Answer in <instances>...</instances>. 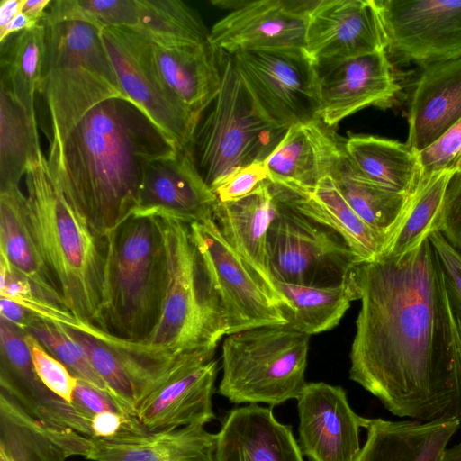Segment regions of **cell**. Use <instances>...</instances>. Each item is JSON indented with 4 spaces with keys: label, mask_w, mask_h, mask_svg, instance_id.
I'll use <instances>...</instances> for the list:
<instances>
[{
    "label": "cell",
    "mask_w": 461,
    "mask_h": 461,
    "mask_svg": "<svg viewBox=\"0 0 461 461\" xmlns=\"http://www.w3.org/2000/svg\"><path fill=\"white\" fill-rule=\"evenodd\" d=\"M456 420H363L366 439L357 461H441L457 432Z\"/></svg>",
    "instance_id": "30"
},
{
    "label": "cell",
    "mask_w": 461,
    "mask_h": 461,
    "mask_svg": "<svg viewBox=\"0 0 461 461\" xmlns=\"http://www.w3.org/2000/svg\"><path fill=\"white\" fill-rule=\"evenodd\" d=\"M346 156L371 182L395 193L411 195L421 176L418 152L398 140L373 135H350Z\"/></svg>",
    "instance_id": "33"
},
{
    "label": "cell",
    "mask_w": 461,
    "mask_h": 461,
    "mask_svg": "<svg viewBox=\"0 0 461 461\" xmlns=\"http://www.w3.org/2000/svg\"><path fill=\"white\" fill-rule=\"evenodd\" d=\"M296 400L303 455L309 461H357L364 417L352 410L346 391L323 382L306 383Z\"/></svg>",
    "instance_id": "18"
},
{
    "label": "cell",
    "mask_w": 461,
    "mask_h": 461,
    "mask_svg": "<svg viewBox=\"0 0 461 461\" xmlns=\"http://www.w3.org/2000/svg\"><path fill=\"white\" fill-rule=\"evenodd\" d=\"M216 434L204 426L132 432L90 438L84 458L91 461H215Z\"/></svg>",
    "instance_id": "27"
},
{
    "label": "cell",
    "mask_w": 461,
    "mask_h": 461,
    "mask_svg": "<svg viewBox=\"0 0 461 461\" xmlns=\"http://www.w3.org/2000/svg\"><path fill=\"white\" fill-rule=\"evenodd\" d=\"M89 438L47 425L0 392V457L6 461H66L85 456Z\"/></svg>",
    "instance_id": "28"
},
{
    "label": "cell",
    "mask_w": 461,
    "mask_h": 461,
    "mask_svg": "<svg viewBox=\"0 0 461 461\" xmlns=\"http://www.w3.org/2000/svg\"><path fill=\"white\" fill-rule=\"evenodd\" d=\"M277 210V199L268 180L248 195L217 202L213 220L229 245L244 259L273 298L284 306L270 275L267 232Z\"/></svg>",
    "instance_id": "22"
},
{
    "label": "cell",
    "mask_w": 461,
    "mask_h": 461,
    "mask_svg": "<svg viewBox=\"0 0 461 461\" xmlns=\"http://www.w3.org/2000/svg\"><path fill=\"white\" fill-rule=\"evenodd\" d=\"M429 240L436 251L450 294L461 314V251L440 230L432 232Z\"/></svg>",
    "instance_id": "45"
},
{
    "label": "cell",
    "mask_w": 461,
    "mask_h": 461,
    "mask_svg": "<svg viewBox=\"0 0 461 461\" xmlns=\"http://www.w3.org/2000/svg\"><path fill=\"white\" fill-rule=\"evenodd\" d=\"M330 176L353 211L385 241L387 251L407 219L413 193L398 194L371 182L345 152Z\"/></svg>",
    "instance_id": "31"
},
{
    "label": "cell",
    "mask_w": 461,
    "mask_h": 461,
    "mask_svg": "<svg viewBox=\"0 0 461 461\" xmlns=\"http://www.w3.org/2000/svg\"><path fill=\"white\" fill-rule=\"evenodd\" d=\"M25 0H2L0 3V30L23 10Z\"/></svg>",
    "instance_id": "51"
},
{
    "label": "cell",
    "mask_w": 461,
    "mask_h": 461,
    "mask_svg": "<svg viewBox=\"0 0 461 461\" xmlns=\"http://www.w3.org/2000/svg\"><path fill=\"white\" fill-rule=\"evenodd\" d=\"M1 59V83L37 124L35 94L40 93L46 56V27L40 23L20 32Z\"/></svg>",
    "instance_id": "36"
},
{
    "label": "cell",
    "mask_w": 461,
    "mask_h": 461,
    "mask_svg": "<svg viewBox=\"0 0 461 461\" xmlns=\"http://www.w3.org/2000/svg\"><path fill=\"white\" fill-rule=\"evenodd\" d=\"M51 0H25L22 12L39 24L46 14Z\"/></svg>",
    "instance_id": "50"
},
{
    "label": "cell",
    "mask_w": 461,
    "mask_h": 461,
    "mask_svg": "<svg viewBox=\"0 0 461 461\" xmlns=\"http://www.w3.org/2000/svg\"><path fill=\"white\" fill-rule=\"evenodd\" d=\"M72 404L89 420L104 411L128 414L110 393L77 377Z\"/></svg>",
    "instance_id": "46"
},
{
    "label": "cell",
    "mask_w": 461,
    "mask_h": 461,
    "mask_svg": "<svg viewBox=\"0 0 461 461\" xmlns=\"http://www.w3.org/2000/svg\"><path fill=\"white\" fill-rule=\"evenodd\" d=\"M317 0L240 1L210 30L209 41L227 54L304 48L308 15Z\"/></svg>",
    "instance_id": "16"
},
{
    "label": "cell",
    "mask_w": 461,
    "mask_h": 461,
    "mask_svg": "<svg viewBox=\"0 0 461 461\" xmlns=\"http://www.w3.org/2000/svg\"><path fill=\"white\" fill-rule=\"evenodd\" d=\"M271 186L279 202L337 232L362 262L373 261L385 253V241L353 211L330 176L312 189Z\"/></svg>",
    "instance_id": "26"
},
{
    "label": "cell",
    "mask_w": 461,
    "mask_h": 461,
    "mask_svg": "<svg viewBox=\"0 0 461 461\" xmlns=\"http://www.w3.org/2000/svg\"><path fill=\"white\" fill-rule=\"evenodd\" d=\"M106 240L100 328L123 339L146 341L159 321L167 287L161 221L132 215Z\"/></svg>",
    "instance_id": "4"
},
{
    "label": "cell",
    "mask_w": 461,
    "mask_h": 461,
    "mask_svg": "<svg viewBox=\"0 0 461 461\" xmlns=\"http://www.w3.org/2000/svg\"><path fill=\"white\" fill-rule=\"evenodd\" d=\"M221 51V82L200 113L187 151L209 188L230 173L265 161L287 130L270 122L238 74L232 56Z\"/></svg>",
    "instance_id": "5"
},
{
    "label": "cell",
    "mask_w": 461,
    "mask_h": 461,
    "mask_svg": "<svg viewBox=\"0 0 461 461\" xmlns=\"http://www.w3.org/2000/svg\"><path fill=\"white\" fill-rule=\"evenodd\" d=\"M267 180L265 161H256L230 173L213 190L219 202H230L253 192L262 182Z\"/></svg>",
    "instance_id": "44"
},
{
    "label": "cell",
    "mask_w": 461,
    "mask_h": 461,
    "mask_svg": "<svg viewBox=\"0 0 461 461\" xmlns=\"http://www.w3.org/2000/svg\"><path fill=\"white\" fill-rule=\"evenodd\" d=\"M0 190L17 186L41 150L37 124L0 84Z\"/></svg>",
    "instance_id": "37"
},
{
    "label": "cell",
    "mask_w": 461,
    "mask_h": 461,
    "mask_svg": "<svg viewBox=\"0 0 461 461\" xmlns=\"http://www.w3.org/2000/svg\"><path fill=\"white\" fill-rule=\"evenodd\" d=\"M24 332L32 335L50 355L64 364L74 376L110 393L82 346L68 335L63 325L36 318Z\"/></svg>",
    "instance_id": "40"
},
{
    "label": "cell",
    "mask_w": 461,
    "mask_h": 461,
    "mask_svg": "<svg viewBox=\"0 0 461 461\" xmlns=\"http://www.w3.org/2000/svg\"><path fill=\"white\" fill-rule=\"evenodd\" d=\"M267 261L273 281L320 287L344 283L363 263L337 232L278 200Z\"/></svg>",
    "instance_id": "10"
},
{
    "label": "cell",
    "mask_w": 461,
    "mask_h": 461,
    "mask_svg": "<svg viewBox=\"0 0 461 461\" xmlns=\"http://www.w3.org/2000/svg\"><path fill=\"white\" fill-rule=\"evenodd\" d=\"M124 411L136 417L141 403L187 368L213 359L216 348L177 353L111 334L88 322L65 327Z\"/></svg>",
    "instance_id": "9"
},
{
    "label": "cell",
    "mask_w": 461,
    "mask_h": 461,
    "mask_svg": "<svg viewBox=\"0 0 461 461\" xmlns=\"http://www.w3.org/2000/svg\"><path fill=\"white\" fill-rule=\"evenodd\" d=\"M418 156L421 176L461 173V119Z\"/></svg>",
    "instance_id": "43"
},
{
    "label": "cell",
    "mask_w": 461,
    "mask_h": 461,
    "mask_svg": "<svg viewBox=\"0 0 461 461\" xmlns=\"http://www.w3.org/2000/svg\"><path fill=\"white\" fill-rule=\"evenodd\" d=\"M235 68L264 116L291 126L317 118V67L303 48L242 50L231 55Z\"/></svg>",
    "instance_id": "11"
},
{
    "label": "cell",
    "mask_w": 461,
    "mask_h": 461,
    "mask_svg": "<svg viewBox=\"0 0 461 461\" xmlns=\"http://www.w3.org/2000/svg\"><path fill=\"white\" fill-rule=\"evenodd\" d=\"M45 27L46 56L40 94L51 123L50 145H57L95 106L111 98L127 97L100 30L79 22Z\"/></svg>",
    "instance_id": "6"
},
{
    "label": "cell",
    "mask_w": 461,
    "mask_h": 461,
    "mask_svg": "<svg viewBox=\"0 0 461 461\" xmlns=\"http://www.w3.org/2000/svg\"><path fill=\"white\" fill-rule=\"evenodd\" d=\"M0 318L25 331L38 317L17 303L0 296Z\"/></svg>",
    "instance_id": "48"
},
{
    "label": "cell",
    "mask_w": 461,
    "mask_h": 461,
    "mask_svg": "<svg viewBox=\"0 0 461 461\" xmlns=\"http://www.w3.org/2000/svg\"><path fill=\"white\" fill-rule=\"evenodd\" d=\"M189 227L220 299L227 335L259 326L286 325L281 305L229 245L213 217L191 223Z\"/></svg>",
    "instance_id": "12"
},
{
    "label": "cell",
    "mask_w": 461,
    "mask_h": 461,
    "mask_svg": "<svg viewBox=\"0 0 461 461\" xmlns=\"http://www.w3.org/2000/svg\"><path fill=\"white\" fill-rule=\"evenodd\" d=\"M375 0H319L311 9L304 50L317 67L386 50Z\"/></svg>",
    "instance_id": "15"
},
{
    "label": "cell",
    "mask_w": 461,
    "mask_h": 461,
    "mask_svg": "<svg viewBox=\"0 0 461 461\" xmlns=\"http://www.w3.org/2000/svg\"><path fill=\"white\" fill-rule=\"evenodd\" d=\"M79 22L98 30L106 27L133 29L138 23L136 0H55L41 23Z\"/></svg>",
    "instance_id": "39"
},
{
    "label": "cell",
    "mask_w": 461,
    "mask_h": 461,
    "mask_svg": "<svg viewBox=\"0 0 461 461\" xmlns=\"http://www.w3.org/2000/svg\"><path fill=\"white\" fill-rule=\"evenodd\" d=\"M0 461H6V460L3 457H0Z\"/></svg>",
    "instance_id": "53"
},
{
    "label": "cell",
    "mask_w": 461,
    "mask_h": 461,
    "mask_svg": "<svg viewBox=\"0 0 461 461\" xmlns=\"http://www.w3.org/2000/svg\"><path fill=\"white\" fill-rule=\"evenodd\" d=\"M138 23L131 29L164 48L193 46L209 41L210 31L198 13L179 0H136Z\"/></svg>",
    "instance_id": "35"
},
{
    "label": "cell",
    "mask_w": 461,
    "mask_h": 461,
    "mask_svg": "<svg viewBox=\"0 0 461 461\" xmlns=\"http://www.w3.org/2000/svg\"><path fill=\"white\" fill-rule=\"evenodd\" d=\"M0 296L22 305L38 318L78 330L84 322L69 310L43 296L33 285L0 256Z\"/></svg>",
    "instance_id": "41"
},
{
    "label": "cell",
    "mask_w": 461,
    "mask_h": 461,
    "mask_svg": "<svg viewBox=\"0 0 461 461\" xmlns=\"http://www.w3.org/2000/svg\"><path fill=\"white\" fill-rule=\"evenodd\" d=\"M120 86L181 149H187L199 116L181 106L165 89L150 62L149 41L125 27L100 31Z\"/></svg>",
    "instance_id": "14"
},
{
    "label": "cell",
    "mask_w": 461,
    "mask_h": 461,
    "mask_svg": "<svg viewBox=\"0 0 461 461\" xmlns=\"http://www.w3.org/2000/svg\"><path fill=\"white\" fill-rule=\"evenodd\" d=\"M217 202L188 151L178 149L149 165L132 215L169 217L191 224L213 217Z\"/></svg>",
    "instance_id": "19"
},
{
    "label": "cell",
    "mask_w": 461,
    "mask_h": 461,
    "mask_svg": "<svg viewBox=\"0 0 461 461\" xmlns=\"http://www.w3.org/2000/svg\"><path fill=\"white\" fill-rule=\"evenodd\" d=\"M214 456L215 461H304L291 427L258 404L231 410L216 434Z\"/></svg>",
    "instance_id": "23"
},
{
    "label": "cell",
    "mask_w": 461,
    "mask_h": 461,
    "mask_svg": "<svg viewBox=\"0 0 461 461\" xmlns=\"http://www.w3.org/2000/svg\"><path fill=\"white\" fill-rule=\"evenodd\" d=\"M217 362L193 366L183 371L140 406L136 418L149 431L201 425L214 418L212 394Z\"/></svg>",
    "instance_id": "25"
},
{
    "label": "cell",
    "mask_w": 461,
    "mask_h": 461,
    "mask_svg": "<svg viewBox=\"0 0 461 461\" xmlns=\"http://www.w3.org/2000/svg\"><path fill=\"white\" fill-rule=\"evenodd\" d=\"M439 230L461 251V173L454 174L447 187Z\"/></svg>",
    "instance_id": "47"
},
{
    "label": "cell",
    "mask_w": 461,
    "mask_h": 461,
    "mask_svg": "<svg viewBox=\"0 0 461 461\" xmlns=\"http://www.w3.org/2000/svg\"><path fill=\"white\" fill-rule=\"evenodd\" d=\"M178 149L136 104L111 98L50 145L47 161L67 200L106 236L132 215L149 165Z\"/></svg>",
    "instance_id": "2"
},
{
    "label": "cell",
    "mask_w": 461,
    "mask_h": 461,
    "mask_svg": "<svg viewBox=\"0 0 461 461\" xmlns=\"http://www.w3.org/2000/svg\"><path fill=\"white\" fill-rule=\"evenodd\" d=\"M37 25L38 24L32 22L24 13L20 12L3 29L0 30L1 45L5 44L14 33L32 29Z\"/></svg>",
    "instance_id": "49"
},
{
    "label": "cell",
    "mask_w": 461,
    "mask_h": 461,
    "mask_svg": "<svg viewBox=\"0 0 461 461\" xmlns=\"http://www.w3.org/2000/svg\"><path fill=\"white\" fill-rule=\"evenodd\" d=\"M355 275L349 378L399 418L461 421V314L430 240Z\"/></svg>",
    "instance_id": "1"
},
{
    "label": "cell",
    "mask_w": 461,
    "mask_h": 461,
    "mask_svg": "<svg viewBox=\"0 0 461 461\" xmlns=\"http://www.w3.org/2000/svg\"><path fill=\"white\" fill-rule=\"evenodd\" d=\"M317 72V118L329 128L368 106H389L401 89L386 50L319 66Z\"/></svg>",
    "instance_id": "17"
},
{
    "label": "cell",
    "mask_w": 461,
    "mask_h": 461,
    "mask_svg": "<svg viewBox=\"0 0 461 461\" xmlns=\"http://www.w3.org/2000/svg\"><path fill=\"white\" fill-rule=\"evenodd\" d=\"M343 154V143L319 119L296 123L266 158L267 180L312 189L331 176Z\"/></svg>",
    "instance_id": "21"
},
{
    "label": "cell",
    "mask_w": 461,
    "mask_h": 461,
    "mask_svg": "<svg viewBox=\"0 0 461 461\" xmlns=\"http://www.w3.org/2000/svg\"><path fill=\"white\" fill-rule=\"evenodd\" d=\"M387 54L421 68L461 57V0H375Z\"/></svg>",
    "instance_id": "13"
},
{
    "label": "cell",
    "mask_w": 461,
    "mask_h": 461,
    "mask_svg": "<svg viewBox=\"0 0 461 461\" xmlns=\"http://www.w3.org/2000/svg\"><path fill=\"white\" fill-rule=\"evenodd\" d=\"M406 144L420 152L461 119V57L429 64L415 83Z\"/></svg>",
    "instance_id": "24"
},
{
    "label": "cell",
    "mask_w": 461,
    "mask_h": 461,
    "mask_svg": "<svg viewBox=\"0 0 461 461\" xmlns=\"http://www.w3.org/2000/svg\"><path fill=\"white\" fill-rule=\"evenodd\" d=\"M158 218L164 232L168 279L159 321L145 342L177 353L216 348L227 335V324L189 224Z\"/></svg>",
    "instance_id": "7"
},
{
    "label": "cell",
    "mask_w": 461,
    "mask_h": 461,
    "mask_svg": "<svg viewBox=\"0 0 461 461\" xmlns=\"http://www.w3.org/2000/svg\"><path fill=\"white\" fill-rule=\"evenodd\" d=\"M453 175L441 172L420 176L412 194L407 219L384 254L404 255L418 248L432 232L440 230L447 187Z\"/></svg>",
    "instance_id": "38"
},
{
    "label": "cell",
    "mask_w": 461,
    "mask_h": 461,
    "mask_svg": "<svg viewBox=\"0 0 461 461\" xmlns=\"http://www.w3.org/2000/svg\"><path fill=\"white\" fill-rule=\"evenodd\" d=\"M309 339L287 325L227 335L218 393L232 403L276 406L297 399L306 384Z\"/></svg>",
    "instance_id": "8"
},
{
    "label": "cell",
    "mask_w": 461,
    "mask_h": 461,
    "mask_svg": "<svg viewBox=\"0 0 461 461\" xmlns=\"http://www.w3.org/2000/svg\"><path fill=\"white\" fill-rule=\"evenodd\" d=\"M28 226L65 306L77 319L100 328L106 236L95 230L67 200L41 149L25 173Z\"/></svg>",
    "instance_id": "3"
},
{
    "label": "cell",
    "mask_w": 461,
    "mask_h": 461,
    "mask_svg": "<svg viewBox=\"0 0 461 461\" xmlns=\"http://www.w3.org/2000/svg\"><path fill=\"white\" fill-rule=\"evenodd\" d=\"M274 284L284 302L286 325L309 336L336 327L351 303L360 298L355 271L348 280L335 286H307L280 281Z\"/></svg>",
    "instance_id": "34"
},
{
    "label": "cell",
    "mask_w": 461,
    "mask_h": 461,
    "mask_svg": "<svg viewBox=\"0 0 461 461\" xmlns=\"http://www.w3.org/2000/svg\"><path fill=\"white\" fill-rule=\"evenodd\" d=\"M151 65L167 92L196 115L209 103L221 82V51L210 41L164 48L149 41Z\"/></svg>",
    "instance_id": "29"
},
{
    "label": "cell",
    "mask_w": 461,
    "mask_h": 461,
    "mask_svg": "<svg viewBox=\"0 0 461 461\" xmlns=\"http://www.w3.org/2000/svg\"><path fill=\"white\" fill-rule=\"evenodd\" d=\"M35 372L54 394L72 403L77 377L59 360L50 355L32 335H25Z\"/></svg>",
    "instance_id": "42"
},
{
    "label": "cell",
    "mask_w": 461,
    "mask_h": 461,
    "mask_svg": "<svg viewBox=\"0 0 461 461\" xmlns=\"http://www.w3.org/2000/svg\"><path fill=\"white\" fill-rule=\"evenodd\" d=\"M26 203L19 185L0 190V256L48 300L66 308L31 234Z\"/></svg>",
    "instance_id": "32"
},
{
    "label": "cell",
    "mask_w": 461,
    "mask_h": 461,
    "mask_svg": "<svg viewBox=\"0 0 461 461\" xmlns=\"http://www.w3.org/2000/svg\"><path fill=\"white\" fill-rule=\"evenodd\" d=\"M441 461H461V442L447 448Z\"/></svg>",
    "instance_id": "52"
},
{
    "label": "cell",
    "mask_w": 461,
    "mask_h": 461,
    "mask_svg": "<svg viewBox=\"0 0 461 461\" xmlns=\"http://www.w3.org/2000/svg\"><path fill=\"white\" fill-rule=\"evenodd\" d=\"M26 333L0 318V386L26 412L41 422L69 428L92 438L90 421L50 392L38 377Z\"/></svg>",
    "instance_id": "20"
}]
</instances>
